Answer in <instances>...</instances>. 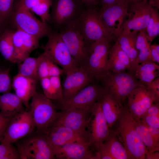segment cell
Segmentation results:
<instances>
[{
  "mask_svg": "<svg viewBox=\"0 0 159 159\" xmlns=\"http://www.w3.org/2000/svg\"><path fill=\"white\" fill-rule=\"evenodd\" d=\"M111 129L123 145L130 159H145L146 149L136 131L127 106H124L119 118Z\"/></svg>",
  "mask_w": 159,
  "mask_h": 159,
  "instance_id": "1",
  "label": "cell"
},
{
  "mask_svg": "<svg viewBox=\"0 0 159 159\" xmlns=\"http://www.w3.org/2000/svg\"><path fill=\"white\" fill-rule=\"evenodd\" d=\"M76 24L88 47L99 41L114 40L103 22L97 6L86 7Z\"/></svg>",
  "mask_w": 159,
  "mask_h": 159,
  "instance_id": "2",
  "label": "cell"
},
{
  "mask_svg": "<svg viewBox=\"0 0 159 159\" xmlns=\"http://www.w3.org/2000/svg\"><path fill=\"white\" fill-rule=\"evenodd\" d=\"M110 43L101 41L88 47L87 56L81 66L87 70L94 81H101L110 72L107 65Z\"/></svg>",
  "mask_w": 159,
  "mask_h": 159,
  "instance_id": "3",
  "label": "cell"
},
{
  "mask_svg": "<svg viewBox=\"0 0 159 159\" xmlns=\"http://www.w3.org/2000/svg\"><path fill=\"white\" fill-rule=\"evenodd\" d=\"M101 82L103 89L122 104L133 90L144 85L133 73L127 71L118 73L110 72Z\"/></svg>",
  "mask_w": 159,
  "mask_h": 159,
  "instance_id": "4",
  "label": "cell"
},
{
  "mask_svg": "<svg viewBox=\"0 0 159 159\" xmlns=\"http://www.w3.org/2000/svg\"><path fill=\"white\" fill-rule=\"evenodd\" d=\"M86 7L80 0H53L49 22L59 31L76 22Z\"/></svg>",
  "mask_w": 159,
  "mask_h": 159,
  "instance_id": "5",
  "label": "cell"
},
{
  "mask_svg": "<svg viewBox=\"0 0 159 159\" xmlns=\"http://www.w3.org/2000/svg\"><path fill=\"white\" fill-rule=\"evenodd\" d=\"M30 105L37 133L45 134L55 120L58 115L51 100L43 94L36 92Z\"/></svg>",
  "mask_w": 159,
  "mask_h": 159,
  "instance_id": "6",
  "label": "cell"
},
{
  "mask_svg": "<svg viewBox=\"0 0 159 159\" xmlns=\"http://www.w3.org/2000/svg\"><path fill=\"white\" fill-rule=\"evenodd\" d=\"M9 18L13 26L17 29L37 38L40 40L47 36L53 31L47 23L36 18L31 12L19 5L14 4L13 11Z\"/></svg>",
  "mask_w": 159,
  "mask_h": 159,
  "instance_id": "7",
  "label": "cell"
},
{
  "mask_svg": "<svg viewBox=\"0 0 159 159\" xmlns=\"http://www.w3.org/2000/svg\"><path fill=\"white\" fill-rule=\"evenodd\" d=\"M46 43L42 46L45 52L65 74L76 70L79 66L73 59L68 49L58 32L52 31L48 36Z\"/></svg>",
  "mask_w": 159,
  "mask_h": 159,
  "instance_id": "8",
  "label": "cell"
},
{
  "mask_svg": "<svg viewBox=\"0 0 159 159\" xmlns=\"http://www.w3.org/2000/svg\"><path fill=\"white\" fill-rule=\"evenodd\" d=\"M17 148L20 159H53L55 158L53 148L44 134L36 135L17 143Z\"/></svg>",
  "mask_w": 159,
  "mask_h": 159,
  "instance_id": "9",
  "label": "cell"
},
{
  "mask_svg": "<svg viewBox=\"0 0 159 159\" xmlns=\"http://www.w3.org/2000/svg\"><path fill=\"white\" fill-rule=\"evenodd\" d=\"M152 7L148 0L129 4L127 18L125 21L122 34L137 33L146 30Z\"/></svg>",
  "mask_w": 159,
  "mask_h": 159,
  "instance_id": "10",
  "label": "cell"
},
{
  "mask_svg": "<svg viewBox=\"0 0 159 159\" xmlns=\"http://www.w3.org/2000/svg\"><path fill=\"white\" fill-rule=\"evenodd\" d=\"M129 5L127 1H125L104 8H99L101 19L114 39L117 40L122 34Z\"/></svg>",
  "mask_w": 159,
  "mask_h": 159,
  "instance_id": "11",
  "label": "cell"
},
{
  "mask_svg": "<svg viewBox=\"0 0 159 159\" xmlns=\"http://www.w3.org/2000/svg\"><path fill=\"white\" fill-rule=\"evenodd\" d=\"M58 32L78 66H81L87 56L88 47L76 22L64 26Z\"/></svg>",
  "mask_w": 159,
  "mask_h": 159,
  "instance_id": "12",
  "label": "cell"
},
{
  "mask_svg": "<svg viewBox=\"0 0 159 159\" xmlns=\"http://www.w3.org/2000/svg\"><path fill=\"white\" fill-rule=\"evenodd\" d=\"M91 113L87 110L71 107L58 112L53 123L64 125L80 135H85L88 133L87 128L90 123Z\"/></svg>",
  "mask_w": 159,
  "mask_h": 159,
  "instance_id": "13",
  "label": "cell"
},
{
  "mask_svg": "<svg viewBox=\"0 0 159 159\" xmlns=\"http://www.w3.org/2000/svg\"><path fill=\"white\" fill-rule=\"evenodd\" d=\"M103 89L102 86L96 83H91L72 97L58 101L59 108L61 111L73 107L92 111Z\"/></svg>",
  "mask_w": 159,
  "mask_h": 159,
  "instance_id": "14",
  "label": "cell"
},
{
  "mask_svg": "<svg viewBox=\"0 0 159 159\" xmlns=\"http://www.w3.org/2000/svg\"><path fill=\"white\" fill-rule=\"evenodd\" d=\"M35 128L30 111L24 110L12 117L0 142L13 144L31 133Z\"/></svg>",
  "mask_w": 159,
  "mask_h": 159,
  "instance_id": "15",
  "label": "cell"
},
{
  "mask_svg": "<svg viewBox=\"0 0 159 159\" xmlns=\"http://www.w3.org/2000/svg\"><path fill=\"white\" fill-rule=\"evenodd\" d=\"M97 150L92 146L89 138L53 149L55 158L60 159H97Z\"/></svg>",
  "mask_w": 159,
  "mask_h": 159,
  "instance_id": "16",
  "label": "cell"
},
{
  "mask_svg": "<svg viewBox=\"0 0 159 159\" xmlns=\"http://www.w3.org/2000/svg\"><path fill=\"white\" fill-rule=\"evenodd\" d=\"M88 127L90 129L88 131L90 142L95 148L98 149L107 138L110 133L109 127L98 101L92 109Z\"/></svg>",
  "mask_w": 159,
  "mask_h": 159,
  "instance_id": "17",
  "label": "cell"
},
{
  "mask_svg": "<svg viewBox=\"0 0 159 159\" xmlns=\"http://www.w3.org/2000/svg\"><path fill=\"white\" fill-rule=\"evenodd\" d=\"M128 109L132 117L140 120L153 103L159 102V97L148 90L144 85L133 90L128 95Z\"/></svg>",
  "mask_w": 159,
  "mask_h": 159,
  "instance_id": "18",
  "label": "cell"
},
{
  "mask_svg": "<svg viewBox=\"0 0 159 159\" xmlns=\"http://www.w3.org/2000/svg\"><path fill=\"white\" fill-rule=\"evenodd\" d=\"M66 76L62 86L63 99L64 100L72 97L94 81L88 71L82 66L66 74Z\"/></svg>",
  "mask_w": 159,
  "mask_h": 159,
  "instance_id": "19",
  "label": "cell"
},
{
  "mask_svg": "<svg viewBox=\"0 0 159 159\" xmlns=\"http://www.w3.org/2000/svg\"><path fill=\"white\" fill-rule=\"evenodd\" d=\"M44 134L53 150L67 143L89 137L88 134L81 135L64 125L55 123Z\"/></svg>",
  "mask_w": 159,
  "mask_h": 159,
  "instance_id": "20",
  "label": "cell"
},
{
  "mask_svg": "<svg viewBox=\"0 0 159 159\" xmlns=\"http://www.w3.org/2000/svg\"><path fill=\"white\" fill-rule=\"evenodd\" d=\"M37 80L23 76L19 73L15 75L12 82V87L15 94L22 101L28 111L29 102L36 91Z\"/></svg>",
  "mask_w": 159,
  "mask_h": 159,
  "instance_id": "21",
  "label": "cell"
},
{
  "mask_svg": "<svg viewBox=\"0 0 159 159\" xmlns=\"http://www.w3.org/2000/svg\"><path fill=\"white\" fill-rule=\"evenodd\" d=\"M97 101L101 105L103 113L110 129L119 118L124 107L123 104L103 89Z\"/></svg>",
  "mask_w": 159,
  "mask_h": 159,
  "instance_id": "22",
  "label": "cell"
},
{
  "mask_svg": "<svg viewBox=\"0 0 159 159\" xmlns=\"http://www.w3.org/2000/svg\"><path fill=\"white\" fill-rule=\"evenodd\" d=\"M131 66L130 60L121 49L117 42L110 48L108 57V69L110 72L118 73L130 71Z\"/></svg>",
  "mask_w": 159,
  "mask_h": 159,
  "instance_id": "23",
  "label": "cell"
},
{
  "mask_svg": "<svg viewBox=\"0 0 159 159\" xmlns=\"http://www.w3.org/2000/svg\"><path fill=\"white\" fill-rule=\"evenodd\" d=\"M137 34H122L116 40L121 49L128 57L131 66L129 72L134 74L139 64L138 52L135 47Z\"/></svg>",
  "mask_w": 159,
  "mask_h": 159,
  "instance_id": "24",
  "label": "cell"
},
{
  "mask_svg": "<svg viewBox=\"0 0 159 159\" xmlns=\"http://www.w3.org/2000/svg\"><path fill=\"white\" fill-rule=\"evenodd\" d=\"M24 105L15 93L10 92L0 95V111L8 116H14L25 110Z\"/></svg>",
  "mask_w": 159,
  "mask_h": 159,
  "instance_id": "25",
  "label": "cell"
},
{
  "mask_svg": "<svg viewBox=\"0 0 159 159\" xmlns=\"http://www.w3.org/2000/svg\"><path fill=\"white\" fill-rule=\"evenodd\" d=\"M101 147L109 152L113 159H130L122 144L111 129L108 137Z\"/></svg>",
  "mask_w": 159,
  "mask_h": 159,
  "instance_id": "26",
  "label": "cell"
},
{
  "mask_svg": "<svg viewBox=\"0 0 159 159\" xmlns=\"http://www.w3.org/2000/svg\"><path fill=\"white\" fill-rule=\"evenodd\" d=\"M159 66L150 62L140 64L135 71V77L143 85L150 82L159 76Z\"/></svg>",
  "mask_w": 159,
  "mask_h": 159,
  "instance_id": "27",
  "label": "cell"
},
{
  "mask_svg": "<svg viewBox=\"0 0 159 159\" xmlns=\"http://www.w3.org/2000/svg\"><path fill=\"white\" fill-rule=\"evenodd\" d=\"M133 119L136 131L145 147V152L152 153L159 151V141L153 138L140 120Z\"/></svg>",
  "mask_w": 159,
  "mask_h": 159,
  "instance_id": "28",
  "label": "cell"
},
{
  "mask_svg": "<svg viewBox=\"0 0 159 159\" xmlns=\"http://www.w3.org/2000/svg\"><path fill=\"white\" fill-rule=\"evenodd\" d=\"M150 44L147 39L146 30L138 31L136 37L135 47L138 52L139 64L148 62H153Z\"/></svg>",
  "mask_w": 159,
  "mask_h": 159,
  "instance_id": "29",
  "label": "cell"
},
{
  "mask_svg": "<svg viewBox=\"0 0 159 159\" xmlns=\"http://www.w3.org/2000/svg\"><path fill=\"white\" fill-rule=\"evenodd\" d=\"M13 32L10 29H6L2 33L0 36V52L5 59L14 63H17L12 41Z\"/></svg>",
  "mask_w": 159,
  "mask_h": 159,
  "instance_id": "30",
  "label": "cell"
},
{
  "mask_svg": "<svg viewBox=\"0 0 159 159\" xmlns=\"http://www.w3.org/2000/svg\"><path fill=\"white\" fill-rule=\"evenodd\" d=\"M37 58L29 56L19 63L18 73L25 77L39 80L37 74Z\"/></svg>",
  "mask_w": 159,
  "mask_h": 159,
  "instance_id": "31",
  "label": "cell"
},
{
  "mask_svg": "<svg viewBox=\"0 0 159 159\" xmlns=\"http://www.w3.org/2000/svg\"><path fill=\"white\" fill-rule=\"evenodd\" d=\"M158 9L152 7L150 20L146 29L147 37L150 43L159 34V14Z\"/></svg>",
  "mask_w": 159,
  "mask_h": 159,
  "instance_id": "32",
  "label": "cell"
},
{
  "mask_svg": "<svg viewBox=\"0 0 159 159\" xmlns=\"http://www.w3.org/2000/svg\"><path fill=\"white\" fill-rule=\"evenodd\" d=\"M37 58V74L38 79L49 77V68L52 59L44 52Z\"/></svg>",
  "mask_w": 159,
  "mask_h": 159,
  "instance_id": "33",
  "label": "cell"
},
{
  "mask_svg": "<svg viewBox=\"0 0 159 159\" xmlns=\"http://www.w3.org/2000/svg\"><path fill=\"white\" fill-rule=\"evenodd\" d=\"M52 0H42L38 5L30 11L38 16L43 22L47 23L49 19V10Z\"/></svg>",
  "mask_w": 159,
  "mask_h": 159,
  "instance_id": "34",
  "label": "cell"
},
{
  "mask_svg": "<svg viewBox=\"0 0 159 159\" xmlns=\"http://www.w3.org/2000/svg\"><path fill=\"white\" fill-rule=\"evenodd\" d=\"M0 159H20L17 148L9 142H1L0 144Z\"/></svg>",
  "mask_w": 159,
  "mask_h": 159,
  "instance_id": "35",
  "label": "cell"
},
{
  "mask_svg": "<svg viewBox=\"0 0 159 159\" xmlns=\"http://www.w3.org/2000/svg\"><path fill=\"white\" fill-rule=\"evenodd\" d=\"M9 69H0V93L9 92L12 87Z\"/></svg>",
  "mask_w": 159,
  "mask_h": 159,
  "instance_id": "36",
  "label": "cell"
},
{
  "mask_svg": "<svg viewBox=\"0 0 159 159\" xmlns=\"http://www.w3.org/2000/svg\"><path fill=\"white\" fill-rule=\"evenodd\" d=\"M14 0H0V18L5 21L9 18L14 7Z\"/></svg>",
  "mask_w": 159,
  "mask_h": 159,
  "instance_id": "37",
  "label": "cell"
},
{
  "mask_svg": "<svg viewBox=\"0 0 159 159\" xmlns=\"http://www.w3.org/2000/svg\"><path fill=\"white\" fill-rule=\"evenodd\" d=\"M49 78L55 96L56 101L58 102L62 100L63 99V97L60 76L49 77Z\"/></svg>",
  "mask_w": 159,
  "mask_h": 159,
  "instance_id": "38",
  "label": "cell"
},
{
  "mask_svg": "<svg viewBox=\"0 0 159 159\" xmlns=\"http://www.w3.org/2000/svg\"><path fill=\"white\" fill-rule=\"evenodd\" d=\"M40 80L44 95L51 100H56L55 94L51 84L49 77L42 78Z\"/></svg>",
  "mask_w": 159,
  "mask_h": 159,
  "instance_id": "39",
  "label": "cell"
},
{
  "mask_svg": "<svg viewBox=\"0 0 159 159\" xmlns=\"http://www.w3.org/2000/svg\"><path fill=\"white\" fill-rule=\"evenodd\" d=\"M144 124L159 128V116L145 114L140 120Z\"/></svg>",
  "mask_w": 159,
  "mask_h": 159,
  "instance_id": "40",
  "label": "cell"
},
{
  "mask_svg": "<svg viewBox=\"0 0 159 159\" xmlns=\"http://www.w3.org/2000/svg\"><path fill=\"white\" fill-rule=\"evenodd\" d=\"M13 117L6 116L0 111V140L3 137Z\"/></svg>",
  "mask_w": 159,
  "mask_h": 159,
  "instance_id": "41",
  "label": "cell"
},
{
  "mask_svg": "<svg viewBox=\"0 0 159 159\" xmlns=\"http://www.w3.org/2000/svg\"><path fill=\"white\" fill-rule=\"evenodd\" d=\"M144 85L148 90L159 97V77H158L151 82L145 84Z\"/></svg>",
  "mask_w": 159,
  "mask_h": 159,
  "instance_id": "42",
  "label": "cell"
},
{
  "mask_svg": "<svg viewBox=\"0 0 159 159\" xmlns=\"http://www.w3.org/2000/svg\"><path fill=\"white\" fill-rule=\"evenodd\" d=\"M64 73L62 69L60 68L57 64L52 60L51 62L49 68V77L60 76Z\"/></svg>",
  "mask_w": 159,
  "mask_h": 159,
  "instance_id": "43",
  "label": "cell"
},
{
  "mask_svg": "<svg viewBox=\"0 0 159 159\" xmlns=\"http://www.w3.org/2000/svg\"><path fill=\"white\" fill-rule=\"evenodd\" d=\"M42 0H19L17 2L24 8L30 10Z\"/></svg>",
  "mask_w": 159,
  "mask_h": 159,
  "instance_id": "44",
  "label": "cell"
},
{
  "mask_svg": "<svg viewBox=\"0 0 159 159\" xmlns=\"http://www.w3.org/2000/svg\"><path fill=\"white\" fill-rule=\"evenodd\" d=\"M145 114L159 116V102L153 104L148 109Z\"/></svg>",
  "mask_w": 159,
  "mask_h": 159,
  "instance_id": "45",
  "label": "cell"
},
{
  "mask_svg": "<svg viewBox=\"0 0 159 159\" xmlns=\"http://www.w3.org/2000/svg\"><path fill=\"white\" fill-rule=\"evenodd\" d=\"M125 1L127 0H99V3L101 6L100 8L103 9Z\"/></svg>",
  "mask_w": 159,
  "mask_h": 159,
  "instance_id": "46",
  "label": "cell"
},
{
  "mask_svg": "<svg viewBox=\"0 0 159 159\" xmlns=\"http://www.w3.org/2000/svg\"><path fill=\"white\" fill-rule=\"evenodd\" d=\"M144 125L153 138L159 141V128Z\"/></svg>",
  "mask_w": 159,
  "mask_h": 159,
  "instance_id": "47",
  "label": "cell"
},
{
  "mask_svg": "<svg viewBox=\"0 0 159 159\" xmlns=\"http://www.w3.org/2000/svg\"><path fill=\"white\" fill-rule=\"evenodd\" d=\"M87 8L97 6L99 0H80Z\"/></svg>",
  "mask_w": 159,
  "mask_h": 159,
  "instance_id": "48",
  "label": "cell"
},
{
  "mask_svg": "<svg viewBox=\"0 0 159 159\" xmlns=\"http://www.w3.org/2000/svg\"><path fill=\"white\" fill-rule=\"evenodd\" d=\"M150 49L153 62L159 63V52L155 49L153 45L150 46Z\"/></svg>",
  "mask_w": 159,
  "mask_h": 159,
  "instance_id": "49",
  "label": "cell"
},
{
  "mask_svg": "<svg viewBox=\"0 0 159 159\" xmlns=\"http://www.w3.org/2000/svg\"><path fill=\"white\" fill-rule=\"evenodd\" d=\"M145 159H159V151H156L152 153L145 152Z\"/></svg>",
  "mask_w": 159,
  "mask_h": 159,
  "instance_id": "50",
  "label": "cell"
},
{
  "mask_svg": "<svg viewBox=\"0 0 159 159\" xmlns=\"http://www.w3.org/2000/svg\"><path fill=\"white\" fill-rule=\"evenodd\" d=\"M5 21L0 18V36L2 32H1L2 29Z\"/></svg>",
  "mask_w": 159,
  "mask_h": 159,
  "instance_id": "51",
  "label": "cell"
},
{
  "mask_svg": "<svg viewBox=\"0 0 159 159\" xmlns=\"http://www.w3.org/2000/svg\"><path fill=\"white\" fill-rule=\"evenodd\" d=\"M144 0H127L129 4L136 2H140L143 1ZM150 1L151 0H148Z\"/></svg>",
  "mask_w": 159,
  "mask_h": 159,
  "instance_id": "52",
  "label": "cell"
}]
</instances>
